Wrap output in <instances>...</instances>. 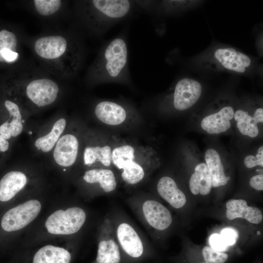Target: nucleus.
I'll return each mask as SVG.
<instances>
[{
  "label": "nucleus",
  "instance_id": "nucleus-1",
  "mask_svg": "<svg viewBox=\"0 0 263 263\" xmlns=\"http://www.w3.org/2000/svg\"><path fill=\"white\" fill-rule=\"evenodd\" d=\"M30 44L41 67L51 76L68 79L80 70L84 50L75 35L62 32L45 34L31 39Z\"/></svg>",
  "mask_w": 263,
  "mask_h": 263
},
{
  "label": "nucleus",
  "instance_id": "nucleus-2",
  "mask_svg": "<svg viewBox=\"0 0 263 263\" xmlns=\"http://www.w3.org/2000/svg\"><path fill=\"white\" fill-rule=\"evenodd\" d=\"M6 76V84L31 113L52 106L61 94L59 84L41 67L22 64Z\"/></svg>",
  "mask_w": 263,
  "mask_h": 263
},
{
  "label": "nucleus",
  "instance_id": "nucleus-3",
  "mask_svg": "<svg viewBox=\"0 0 263 263\" xmlns=\"http://www.w3.org/2000/svg\"><path fill=\"white\" fill-rule=\"evenodd\" d=\"M133 8L134 3L127 0H77L74 12L79 27L89 35L100 36L128 17Z\"/></svg>",
  "mask_w": 263,
  "mask_h": 263
},
{
  "label": "nucleus",
  "instance_id": "nucleus-4",
  "mask_svg": "<svg viewBox=\"0 0 263 263\" xmlns=\"http://www.w3.org/2000/svg\"><path fill=\"white\" fill-rule=\"evenodd\" d=\"M85 80L91 85L130 81L128 45L124 34L114 37L102 46L87 71Z\"/></svg>",
  "mask_w": 263,
  "mask_h": 263
},
{
  "label": "nucleus",
  "instance_id": "nucleus-5",
  "mask_svg": "<svg viewBox=\"0 0 263 263\" xmlns=\"http://www.w3.org/2000/svg\"><path fill=\"white\" fill-rule=\"evenodd\" d=\"M4 91L0 104L6 120L0 125V134L9 141L17 138L22 133L27 119L31 113L5 82Z\"/></svg>",
  "mask_w": 263,
  "mask_h": 263
},
{
  "label": "nucleus",
  "instance_id": "nucleus-6",
  "mask_svg": "<svg viewBox=\"0 0 263 263\" xmlns=\"http://www.w3.org/2000/svg\"><path fill=\"white\" fill-rule=\"evenodd\" d=\"M21 38L13 25L0 19V70L8 73L20 66L22 62Z\"/></svg>",
  "mask_w": 263,
  "mask_h": 263
},
{
  "label": "nucleus",
  "instance_id": "nucleus-7",
  "mask_svg": "<svg viewBox=\"0 0 263 263\" xmlns=\"http://www.w3.org/2000/svg\"><path fill=\"white\" fill-rule=\"evenodd\" d=\"M86 218L84 210L78 207L58 210L49 216L45 222L48 231L53 234L69 235L77 232Z\"/></svg>",
  "mask_w": 263,
  "mask_h": 263
},
{
  "label": "nucleus",
  "instance_id": "nucleus-8",
  "mask_svg": "<svg viewBox=\"0 0 263 263\" xmlns=\"http://www.w3.org/2000/svg\"><path fill=\"white\" fill-rule=\"evenodd\" d=\"M41 208L38 201L31 200L9 209L2 218V228L7 232L21 229L37 217Z\"/></svg>",
  "mask_w": 263,
  "mask_h": 263
},
{
  "label": "nucleus",
  "instance_id": "nucleus-9",
  "mask_svg": "<svg viewBox=\"0 0 263 263\" xmlns=\"http://www.w3.org/2000/svg\"><path fill=\"white\" fill-rule=\"evenodd\" d=\"M80 140L78 136L67 129L56 142L52 153V158L58 166L69 168L77 161L80 152Z\"/></svg>",
  "mask_w": 263,
  "mask_h": 263
},
{
  "label": "nucleus",
  "instance_id": "nucleus-10",
  "mask_svg": "<svg viewBox=\"0 0 263 263\" xmlns=\"http://www.w3.org/2000/svg\"><path fill=\"white\" fill-rule=\"evenodd\" d=\"M67 121L59 116L43 127L33 139L34 149L41 154L52 152L56 142L67 128Z\"/></svg>",
  "mask_w": 263,
  "mask_h": 263
},
{
  "label": "nucleus",
  "instance_id": "nucleus-11",
  "mask_svg": "<svg viewBox=\"0 0 263 263\" xmlns=\"http://www.w3.org/2000/svg\"><path fill=\"white\" fill-rule=\"evenodd\" d=\"M202 94V86L197 81L185 78L176 84L173 93V105L179 111L192 107L198 101Z\"/></svg>",
  "mask_w": 263,
  "mask_h": 263
},
{
  "label": "nucleus",
  "instance_id": "nucleus-12",
  "mask_svg": "<svg viewBox=\"0 0 263 263\" xmlns=\"http://www.w3.org/2000/svg\"><path fill=\"white\" fill-rule=\"evenodd\" d=\"M94 113L100 121L110 126L121 124L128 115V110L124 105L108 100L98 102L94 108Z\"/></svg>",
  "mask_w": 263,
  "mask_h": 263
},
{
  "label": "nucleus",
  "instance_id": "nucleus-13",
  "mask_svg": "<svg viewBox=\"0 0 263 263\" xmlns=\"http://www.w3.org/2000/svg\"><path fill=\"white\" fill-rule=\"evenodd\" d=\"M142 211L147 223L153 228L163 230L171 224V215L168 208L161 203L151 200L144 202Z\"/></svg>",
  "mask_w": 263,
  "mask_h": 263
},
{
  "label": "nucleus",
  "instance_id": "nucleus-14",
  "mask_svg": "<svg viewBox=\"0 0 263 263\" xmlns=\"http://www.w3.org/2000/svg\"><path fill=\"white\" fill-rule=\"evenodd\" d=\"M118 242L124 251L129 256L137 258L143 252V244L139 236L130 224L122 223L116 229Z\"/></svg>",
  "mask_w": 263,
  "mask_h": 263
},
{
  "label": "nucleus",
  "instance_id": "nucleus-15",
  "mask_svg": "<svg viewBox=\"0 0 263 263\" xmlns=\"http://www.w3.org/2000/svg\"><path fill=\"white\" fill-rule=\"evenodd\" d=\"M214 57L224 68L238 73L244 72L251 63L249 56L233 48L218 49Z\"/></svg>",
  "mask_w": 263,
  "mask_h": 263
},
{
  "label": "nucleus",
  "instance_id": "nucleus-16",
  "mask_svg": "<svg viewBox=\"0 0 263 263\" xmlns=\"http://www.w3.org/2000/svg\"><path fill=\"white\" fill-rule=\"evenodd\" d=\"M226 215L229 220L242 218L255 224H258L263 220L261 210L256 207L248 206L244 200L230 199L226 202Z\"/></svg>",
  "mask_w": 263,
  "mask_h": 263
},
{
  "label": "nucleus",
  "instance_id": "nucleus-17",
  "mask_svg": "<svg viewBox=\"0 0 263 263\" xmlns=\"http://www.w3.org/2000/svg\"><path fill=\"white\" fill-rule=\"evenodd\" d=\"M234 113L232 107H225L218 112L204 118L201 121V126L209 134L225 132L230 128V120L234 117Z\"/></svg>",
  "mask_w": 263,
  "mask_h": 263
},
{
  "label": "nucleus",
  "instance_id": "nucleus-18",
  "mask_svg": "<svg viewBox=\"0 0 263 263\" xmlns=\"http://www.w3.org/2000/svg\"><path fill=\"white\" fill-rule=\"evenodd\" d=\"M27 177L21 171L12 170L6 173L0 180V201L12 199L26 185Z\"/></svg>",
  "mask_w": 263,
  "mask_h": 263
},
{
  "label": "nucleus",
  "instance_id": "nucleus-19",
  "mask_svg": "<svg viewBox=\"0 0 263 263\" xmlns=\"http://www.w3.org/2000/svg\"><path fill=\"white\" fill-rule=\"evenodd\" d=\"M112 150L109 145H87L81 154L83 163L88 167L100 165L108 168L112 165Z\"/></svg>",
  "mask_w": 263,
  "mask_h": 263
},
{
  "label": "nucleus",
  "instance_id": "nucleus-20",
  "mask_svg": "<svg viewBox=\"0 0 263 263\" xmlns=\"http://www.w3.org/2000/svg\"><path fill=\"white\" fill-rule=\"evenodd\" d=\"M157 189L161 197L174 208H180L186 204L185 195L178 188L175 181L171 177L164 176L160 179Z\"/></svg>",
  "mask_w": 263,
  "mask_h": 263
},
{
  "label": "nucleus",
  "instance_id": "nucleus-21",
  "mask_svg": "<svg viewBox=\"0 0 263 263\" xmlns=\"http://www.w3.org/2000/svg\"><path fill=\"white\" fill-rule=\"evenodd\" d=\"M66 3L61 0H33L25 2L29 10L38 16L47 19L60 16L64 11Z\"/></svg>",
  "mask_w": 263,
  "mask_h": 263
},
{
  "label": "nucleus",
  "instance_id": "nucleus-22",
  "mask_svg": "<svg viewBox=\"0 0 263 263\" xmlns=\"http://www.w3.org/2000/svg\"><path fill=\"white\" fill-rule=\"evenodd\" d=\"M83 179L88 184H97L106 193L113 191L117 187L116 177L113 171L108 168H92L86 170Z\"/></svg>",
  "mask_w": 263,
  "mask_h": 263
},
{
  "label": "nucleus",
  "instance_id": "nucleus-23",
  "mask_svg": "<svg viewBox=\"0 0 263 263\" xmlns=\"http://www.w3.org/2000/svg\"><path fill=\"white\" fill-rule=\"evenodd\" d=\"M189 185L190 191L194 195L200 193L206 195L209 193L212 187V179L206 164L202 163L196 166Z\"/></svg>",
  "mask_w": 263,
  "mask_h": 263
},
{
  "label": "nucleus",
  "instance_id": "nucleus-24",
  "mask_svg": "<svg viewBox=\"0 0 263 263\" xmlns=\"http://www.w3.org/2000/svg\"><path fill=\"white\" fill-rule=\"evenodd\" d=\"M205 160L211 177L212 187L216 188L226 185L230 178L225 174L218 152L213 149H208L205 153Z\"/></svg>",
  "mask_w": 263,
  "mask_h": 263
},
{
  "label": "nucleus",
  "instance_id": "nucleus-25",
  "mask_svg": "<svg viewBox=\"0 0 263 263\" xmlns=\"http://www.w3.org/2000/svg\"><path fill=\"white\" fill-rule=\"evenodd\" d=\"M71 259L70 253L65 249L47 245L37 251L33 263H69Z\"/></svg>",
  "mask_w": 263,
  "mask_h": 263
},
{
  "label": "nucleus",
  "instance_id": "nucleus-26",
  "mask_svg": "<svg viewBox=\"0 0 263 263\" xmlns=\"http://www.w3.org/2000/svg\"><path fill=\"white\" fill-rule=\"evenodd\" d=\"M121 260L119 246L113 238L104 239L98 244L97 263H119Z\"/></svg>",
  "mask_w": 263,
  "mask_h": 263
},
{
  "label": "nucleus",
  "instance_id": "nucleus-27",
  "mask_svg": "<svg viewBox=\"0 0 263 263\" xmlns=\"http://www.w3.org/2000/svg\"><path fill=\"white\" fill-rule=\"evenodd\" d=\"M121 176L127 184L136 185L141 182L145 175L143 167L136 160L131 159L127 162L121 169Z\"/></svg>",
  "mask_w": 263,
  "mask_h": 263
},
{
  "label": "nucleus",
  "instance_id": "nucleus-28",
  "mask_svg": "<svg viewBox=\"0 0 263 263\" xmlns=\"http://www.w3.org/2000/svg\"><path fill=\"white\" fill-rule=\"evenodd\" d=\"M234 117L237 121V128L241 133L252 138L258 135L257 123L247 112L239 110L234 113Z\"/></svg>",
  "mask_w": 263,
  "mask_h": 263
},
{
  "label": "nucleus",
  "instance_id": "nucleus-29",
  "mask_svg": "<svg viewBox=\"0 0 263 263\" xmlns=\"http://www.w3.org/2000/svg\"><path fill=\"white\" fill-rule=\"evenodd\" d=\"M136 159L135 150L132 145L124 144L113 149L112 165L121 170L123 165L131 159Z\"/></svg>",
  "mask_w": 263,
  "mask_h": 263
},
{
  "label": "nucleus",
  "instance_id": "nucleus-30",
  "mask_svg": "<svg viewBox=\"0 0 263 263\" xmlns=\"http://www.w3.org/2000/svg\"><path fill=\"white\" fill-rule=\"evenodd\" d=\"M202 253L205 262L214 263H224L228 257L227 254L215 251L208 246L203 248Z\"/></svg>",
  "mask_w": 263,
  "mask_h": 263
},
{
  "label": "nucleus",
  "instance_id": "nucleus-31",
  "mask_svg": "<svg viewBox=\"0 0 263 263\" xmlns=\"http://www.w3.org/2000/svg\"><path fill=\"white\" fill-rule=\"evenodd\" d=\"M211 247L214 250L223 252L225 251L228 246L220 234H212L209 238Z\"/></svg>",
  "mask_w": 263,
  "mask_h": 263
},
{
  "label": "nucleus",
  "instance_id": "nucleus-32",
  "mask_svg": "<svg viewBox=\"0 0 263 263\" xmlns=\"http://www.w3.org/2000/svg\"><path fill=\"white\" fill-rule=\"evenodd\" d=\"M244 164L246 167L252 168L257 166H263V146L260 147L256 156L248 155L244 160Z\"/></svg>",
  "mask_w": 263,
  "mask_h": 263
},
{
  "label": "nucleus",
  "instance_id": "nucleus-33",
  "mask_svg": "<svg viewBox=\"0 0 263 263\" xmlns=\"http://www.w3.org/2000/svg\"><path fill=\"white\" fill-rule=\"evenodd\" d=\"M220 234L228 246L233 245L236 243L238 237L237 231L232 228L223 229Z\"/></svg>",
  "mask_w": 263,
  "mask_h": 263
},
{
  "label": "nucleus",
  "instance_id": "nucleus-34",
  "mask_svg": "<svg viewBox=\"0 0 263 263\" xmlns=\"http://www.w3.org/2000/svg\"><path fill=\"white\" fill-rule=\"evenodd\" d=\"M250 186L258 190H263V175L259 174L253 176L249 181Z\"/></svg>",
  "mask_w": 263,
  "mask_h": 263
},
{
  "label": "nucleus",
  "instance_id": "nucleus-35",
  "mask_svg": "<svg viewBox=\"0 0 263 263\" xmlns=\"http://www.w3.org/2000/svg\"><path fill=\"white\" fill-rule=\"evenodd\" d=\"M9 141L4 139L0 134V153H5L9 149Z\"/></svg>",
  "mask_w": 263,
  "mask_h": 263
},
{
  "label": "nucleus",
  "instance_id": "nucleus-36",
  "mask_svg": "<svg viewBox=\"0 0 263 263\" xmlns=\"http://www.w3.org/2000/svg\"><path fill=\"white\" fill-rule=\"evenodd\" d=\"M253 118L258 124L263 122V109L260 108L257 109L254 112Z\"/></svg>",
  "mask_w": 263,
  "mask_h": 263
},
{
  "label": "nucleus",
  "instance_id": "nucleus-37",
  "mask_svg": "<svg viewBox=\"0 0 263 263\" xmlns=\"http://www.w3.org/2000/svg\"><path fill=\"white\" fill-rule=\"evenodd\" d=\"M214 263L205 262H203V263Z\"/></svg>",
  "mask_w": 263,
  "mask_h": 263
},
{
  "label": "nucleus",
  "instance_id": "nucleus-38",
  "mask_svg": "<svg viewBox=\"0 0 263 263\" xmlns=\"http://www.w3.org/2000/svg\"></svg>",
  "mask_w": 263,
  "mask_h": 263
}]
</instances>
